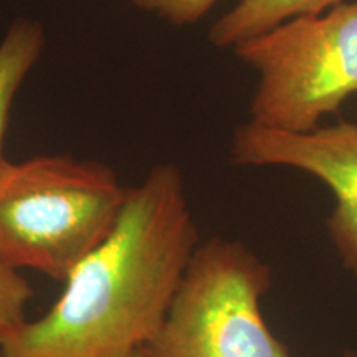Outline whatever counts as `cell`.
<instances>
[{"mask_svg":"<svg viewBox=\"0 0 357 357\" xmlns=\"http://www.w3.org/2000/svg\"><path fill=\"white\" fill-rule=\"evenodd\" d=\"M199 243L181 171L159 164L47 314L2 339L3 357H132L162 328Z\"/></svg>","mask_w":357,"mask_h":357,"instance_id":"obj_1","label":"cell"},{"mask_svg":"<svg viewBox=\"0 0 357 357\" xmlns=\"http://www.w3.org/2000/svg\"><path fill=\"white\" fill-rule=\"evenodd\" d=\"M128 187L106 164L38 155L0 171V263L65 281L111 234Z\"/></svg>","mask_w":357,"mask_h":357,"instance_id":"obj_2","label":"cell"},{"mask_svg":"<svg viewBox=\"0 0 357 357\" xmlns=\"http://www.w3.org/2000/svg\"><path fill=\"white\" fill-rule=\"evenodd\" d=\"M257 73L250 123L301 132L357 95V0L288 20L234 48Z\"/></svg>","mask_w":357,"mask_h":357,"instance_id":"obj_3","label":"cell"},{"mask_svg":"<svg viewBox=\"0 0 357 357\" xmlns=\"http://www.w3.org/2000/svg\"><path fill=\"white\" fill-rule=\"evenodd\" d=\"M270 268L238 240L199 243L149 357H289L271 333L261 300Z\"/></svg>","mask_w":357,"mask_h":357,"instance_id":"obj_4","label":"cell"},{"mask_svg":"<svg viewBox=\"0 0 357 357\" xmlns=\"http://www.w3.org/2000/svg\"><path fill=\"white\" fill-rule=\"evenodd\" d=\"M230 151L238 166L296 169L331 189L336 207L329 236L357 280V123L291 132L248 121L235 131Z\"/></svg>","mask_w":357,"mask_h":357,"instance_id":"obj_5","label":"cell"},{"mask_svg":"<svg viewBox=\"0 0 357 357\" xmlns=\"http://www.w3.org/2000/svg\"><path fill=\"white\" fill-rule=\"evenodd\" d=\"M341 2L342 0H238L213 24L208 40L215 47L234 50L238 45L284 22L318 15Z\"/></svg>","mask_w":357,"mask_h":357,"instance_id":"obj_6","label":"cell"},{"mask_svg":"<svg viewBox=\"0 0 357 357\" xmlns=\"http://www.w3.org/2000/svg\"><path fill=\"white\" fill-rule=\"evenodd\" d=\"M45 33L37 20L17 19L0 40V171L6 166L3 141L13 101L43 53Z\"/></svg>","mask_w":357,"mask_h":357,"instance_id":"obj_7","label":"cell"},{"mask_svg":"<svg viewBox=\"0 0 357 357\" xmlns=\"http://www.w3.org/2000/svg\"><path fill=\"white\" fill-rule=\"evenodd\" d=\"M33 288L19 270L0 263V342L25 323V311Z\"/></svg>","mask_w":357,"mask_h":357,"instance_id":"obj_8","label":"cell"},{"mask_svg":"<svg viewBox=\"0 0 357 357\" xmlns=\"http://www.w3.org/2000/svg\"><path fill=\"white\" fill-rule=\"evenodd\" d=\"M134 7L153 13L176 26H187L202 20L218 0H129Z\"/></svg>","mask_w":357,"mask_h":357,"instance_id":"obj_9","label":"cell"},{"mask_svg":"<svg viewBox=\"0 0 357 357\" xmlns=\"http://www.w3.org/2000/svg\"><path fill=\"white\" fill-rule=\"evenodd\" d=\"M132 357H149V354H147V351H146V347H144V349H141L139 352H136V354H134Z\"/></svg>","mask_w":357,"mask_h":357,"instance_id":"obj_10","label":"cell"},{"mask_svg":"<svg viewBox=\"0 0 357 357\" xmlns=\"http://www.w3.org/2000/svg\"><path fill=\"white\" fill-rule=\"evenodd\" d=\"M352 357H357V354H356V356H352Z\"/></svg>","mask_w":357,"mask_h":357,"instance_id":"obj_11","label":"cell"}]
</instances>
